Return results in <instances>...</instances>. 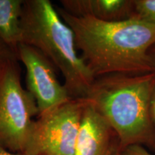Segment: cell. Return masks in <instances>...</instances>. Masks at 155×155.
<instances>
[{"instance_id": "6da1fadb", "label": "cell", "mask_w": 155, "mask_h": 155, "mask_svg": "<svg viewBox=\"0 0 155 155\" xmlns=\"http://www.w3.org/2000/svg\"><path fill=\"white\" fill-rule=\"evenodd\" d=\"M55 8L74 32L78 51L95 78L152 72L148 53L155 44V24L135 17L106 22Z\"/></svg>"}, {"instance_id": "5b68a950", "label": "cell", "mask_w": 155, "mask_h": 155, "mask_svg": "<svg viewBox=\"0 0 155 155\" xmlns=\"http://www.w3.org/2000/svg\"><path fill=\"white\" fill-rule=\"evenodd\" d=\"M86 99H72L35 120L23 154L74 155Z\"/></svg>"}, {"instance_id": "7c38bea8", "label": "cell", "mask_w": 155, "mask_h": 155, "mask_svg": "<svg viewBox=\"0 0 155 155\" xmlns=\"http://www.w3.org/2000/svg\"><path fill=\"white\" fill-rule=\"evenodd\" d=\"M119 155H154L151 154L142 145H131L120 150Z\"/></svg>"}, {"instance_id": "9c48e42d", "label": "cell", "mask_w": 155, "mask_h": 155, "mask_svg": "<svg viewBox=\"0 0 155 155\" xmlns=\"http://www.w3.org/2000/svg\"><path fill=\"white\" fill-rule=\"evenodd\" d=\"M25 0H0V39L17 54Z\"/></svg>"}, {"instance_id": "9a60e30c", "label": "cell", "mask_w": 155, "mask_h": 155, "mask_svg": "<svg viewBox=\"0 0 155 155\" xmlns=\"http://www.w3.org/2000/svg\"><path fill=\"white\" fill-rule=\"evenodd\" d=\"M0 155H25L22 153H15L12 152L10 151H8L3 147H0Z\"/></svg>"}, {"instance_id": "ba28073f", "label": "cell", "mask_w": 155, "mask_h": 155, "mask_svg": "<svg viewBox=\"0 0 155 155\" xmlns=\"http://www.w3.org/2000/svg\"><path fill=\"white\" fill-rule=\"evenodd\" d=\"M62 8L75 17L116 22L134 16V0H61Z\"/></svg>"}, {"instance_id": "5bb4252c", "label": "cell", "mask_w": 155, "mask_h": 155, "mask_svg": "<svg viewBox=\"0 0 155 155\" xmlns=\"http://www.w3.org/2000/svg\"><path fill=\"white\" fill-rule=\"evenodd\" d=\"M149 57H150L151 65L152 68V72L155 73V44L153 45L149 50L148 53Z\"/></svg>"}, {"instance_id": "52a82bcc", "label": "cell", "mask_w": 155, "mask_h": 155, "mask_svg": "<svg viewBox=\"0 0 155 155\" xmlns=\"http://www.w3.org/2000/svg\"><path fill=\"white\" fill-rule=\"evenodd\" d=\"M116 136L105 118L86 100L74 155H107Z\"/></svg>"}, {"instance_id": "7a4b0ae2", "label": "cell", "mask_w": 155, "mask_h": 155, "mask_svg": "<svg viewBox=\"0 0 155 155\" xmlns=\"http://www.w3.org/2000/svg\"><path fill=\"white\" fill-rule=\"evenodd\" d=\"M154 90V72L110 74L96 78L85 99L111 126L121 150L134 144L155 148L151 111Z\"/></svg>"}, {"instance_id": "8992f818", "label": "cell", "mask_w": 155, "mask_h": 155, "mask_svg": "<svg viewBox=\"0 0 155 155\" xmlns=\"http://www.w3.org/2000/svg\"><path fill=\"white\" fill-rule=\"evenodd\" d=\"M17 55L26 70L27 90L35 100L38 116L49 113L73 99L65 85L58 80L55 67L40 50L20 43L17 46Z\"/></svg>"}, {"instance_id": "2e32d148", "label": "cell", "mask_w": 155, "mask_h": 155, "mask_svg": "<svg viewBox=\"0 0 155 155\" xmlns=\"http://www.w3.org/2000/svg\"><path fill=\"white\" fill-rule=\"evenodd\" d=\"M151 111H152V116L153 121H154V123L155 124V90H154V94H153V97H152Z\"/></svg>"}, {"instance_id": "30bf717a", "label": "cell", "mask_w": 155, "mask_h": 155, "mask_svg": "<svg viewBox=\"0 0 155 155\" xmlns=\"http://www.w3.org/2000/svg\"><path fill=\"white\" fill-rule=\"evenodd\" d=\"M155 24V0H134V16Z\"/></svg>"}, {"instance_id": "277c9868", "label": "cell", "mask_w": 155, "mask_h": 155, "mask_svg": "<svg viewBox=\"0 0 155 155\" xmlns=\"http://www.w3.org/2000/svg\"><path fill=\"white\" fill-rule=\"evenodd\" d=\"M18 61L0 68V147L23 154L39 111L34 97L21 83Z\"/></svg>"}, {"instance_id": "3957f363", "label": "cell", "mask_w": 155, "mask_h": 155, "mask_svg": "<svg viewBox=\"0 0 155 155\" xmlns=\"http://www.w3.org/2000/svg\"><path fill=\"white\" fill-rule=\"evenodd\" d=\"M21 43L40 50L61 72L73 99H85L96 78L81 58L73 31L49 0H25Z\"/></svg>"}, {"instance_id": "8fae6325", "label": "cell", "mask_w": 155, "mask_h": 155, "mask_svg": "<svg viewBox=\"0 0 155 155\" xmlns=\"http://www.w3.org/2000/svg\"><path fill=\"white\" fill-rule=\"evenodd\" d=\"M16 60L19 61L16 53L0 39V68L9 62Z\"/></svg>"}, {"instance_id": "4fadbf2b", "label": "cell", "mask_w": 155, "mask_h": 155, "mask_svg": "<svg viewBox=\"0 0 155 155\" xmlns=\"http://www.w3.org/2000/svg\"><path fill=\"white\" fill-rule=\"evenodd\" d=\"M120 150H121V149H120L119 140H118L117 137L116 136L107 155H119Z\"/></svg>"}]
</instances>
